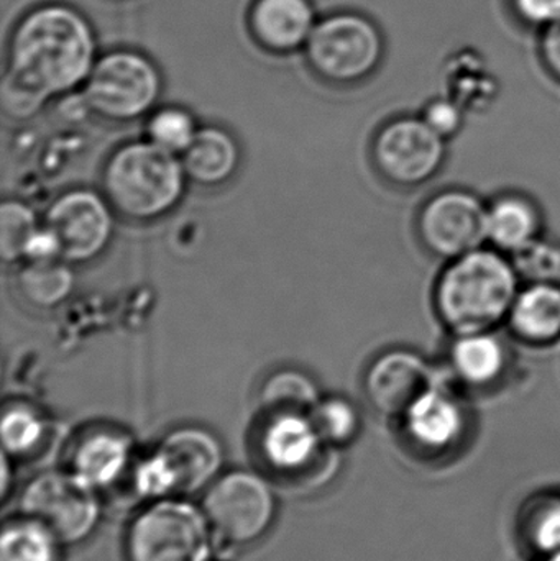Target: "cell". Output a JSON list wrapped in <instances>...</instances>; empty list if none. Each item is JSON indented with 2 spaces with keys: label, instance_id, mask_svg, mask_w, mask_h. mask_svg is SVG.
Listing matches in <instances>:
<instances>
[{
  "label": "cell",
  "instance_id": "obj_34",
  "mask_svg": "<svg viewBox=\"0 0 560 561\" xmlns=\"http://www.w3.org/2000/svg\"><path fill=\"white\" fill-rule=\"evenodd\" d=\"M542 56L549 69L560 79V20L546 28L542 38Z\"/></svg>",
  "mask_w": 560,
  "mask_h": 561
},
{
  "label": "cell",
  "instance_id": "obj_7",
  "mask_svg": "<svg viewBox=\"0 0 560 561\" xmlns=\"http://www.w3.org/2000/svg\"><path fill=\"white\" fill-rule=\"evenodd\" d=\"M160 92V71L150 58L115 49L95 61L84 84V102L105 121L134 122L155 107Z\"/></svg>",
  "mask_w": 560,
  "mask_h": 561
},
{
  "label": "cell",
  "instance_id": "obj_29",
  "mask_svg": "<svg viewBox=\"0 0 560 561\" xmlns=\"http://www.w3.org/2000/svg\"><path fill=\"white\" fill-rule=\"evenodd\" d=\"M197 131L193 115L176 105L158 108L147 122V140L176 157L191 147Z\"/></svg>",
  "mask_w": 560,
  "mask_h": 561
},
{
  "label": "cell",
  "instance_id": "obj_6",
  "mask_svg": "<svg viewBox=\"0 0 560 561\" xmlns=\"http://www.w3.org/2000/svg\"><path fill=\"white\" fill-rule=\"evenodd\" d=\"M305 55L319 78L332 84H352L378 68L384 38L378 26L361 13H332L316 23Z\"/></svg>",
  "mask_w": 560,
  "mask_h": 561
},
{
  "label": "cell",
  "instance_id": "obj_5",
  "mask_svg": "<svg viewBox=\"0 0 560 561\" xmlns=\"http://www.w3.org/2000/svg\"><path fill=\"white\" fill-rule=\"evenodd\" d=\"M214 534L203 510L161 500L135 516L125 536L127 561H209Z\"/></svg>",
  "mask_w": 560,
  "mask_h": 561
},
{
  "label": "cell",
  "instance_id": "obj_9",
  "mask_svg": "<svg viewBox=\"0 0 560 561\" xmlns=\"http://www.w3.org/2000/svg\"><path fill=\"white\" fill-rule=\"evenodd\" d=\"M94 491L71 471L38 474L20 493V516L42 524L61 546L82 542L101 516Z\"/></svg>",
  "mask_w": 560,
  "mask_h": 561
},
{
  "label": "cell",
  "instance_id": "obj_28",
  "mask_svg": "<svg viewBox=\"0 0 560 561\" xmlns=\"http://www.w3.org/2000/svg\"><path fill=\"white\" fill-rule=\"evenodd\" d=\"M42 227L32 207L15 199L0 207V256L3 263L23 262L26 245Z\"/></svg>",
  "mask_w": 560,
  "mask_h": 561
},
{
  "label": "cell",
  "instance_id": "obj_27",
  "mask_svg": "<svg viewBox=\"0 0 560 561\" xmlns=\"http://www.w3.org/2000/svg\"><path fill=\"white\" fill-rule=\"evenodd\" d=\"M309 415L322 442L334 448L354 440L361 431L357 408L341 396L321 399Z\"/></svg>",
  "mask_w": 560,
  "mask_h": 561
},
{
  "label": "cell",
  "instance_id": "obj_21",
  "mask_svg": "<svg viewBox=\"0 0 560 561\" xmlns=\"http://www.w3.org/2000/svg\"><path fill=\"white\" fill-rule=\"evenodd\" d=\"M513 333L532 345L560 339V283H528L519 289L508 316Z\"/></svg>",
  "mask_w": 560,
  "mask_h": 561
},
{
  "label": "cell",
  "instance_id": "obj_17",
  "mask_svg": "<svg viewBox=\"0 0 560 561\" xmlns=\"http://www.w3.org/2000/svg\"><path fill=\"white\" fill-rule=\"evenodd\" d=\"M449 365L456 378L470 388L495 385L508 368V348L500 336L489 332L456 335L449 348Z\"/></svg>",
  "mask_w": 560,
  "mask_h": 561
},
{
  "label": "cell",
  "instance_id": "obj_31",
  "mask_svg": "<svg viewBox=\"0 0 560 561\" xmlns=\"http://www.w3.org/2000/svg\"><path fill=\"white\" fill-rule=\"evenodd\" d=\"M423 121L443 138H453L462 128V107L450 99H434L424 108Z\"/></svg>",
  "mask_w": 560,
  "mask_h": 561
},
{
  "label": "cell",
  "instance_id": "obj_32",
  "mask_svg": "<svg viewBox=\"0 0 560 561\" xmlns=\"http://www.w3.org/2000/svg\"><path fill=\"white\" fill-rule=\"evenodd\" d=\"M516 12L525 22L548 28L560 20V0H515Z\"/></svg>",
  "mask_w": 560,
  "mask_h": 561
},
{
  "label": "cell",
  "instance_id": "obj_15",
  "mask_svg": "<svg viewBox=\"0 0 560 561\" xmlns=\"http://www.w3.org/2000/svg\"><path fill=\"white\" fill-rule=\"evenodd\" d=\"M400 422L410 444L427 455L453 450L467 431L466 409L439 381L410 405Z\"/></svg>",
  "mask_w": 560,
  "mask_h": 561
},
{
  "label": "cell",
  "instance_id": "obj_1",
  "mask_svg": "<svg viewBox=\"0 0 560 561\" xmlns=\"http://www.w3.org/2000/svg\"><path fill=\"white\" fill-rule=\"evenodd\" d=\"M95 61L94 32L81 12L62 3L35 7L10 35L3 111L32 117L49 99L84 85Z\"/></svg>",
  "mask_w": 560,
  "mask_h": 561
},
{
  "label": "cell",
  "instance_id": "obj_12",
  "mask_svg": "<svg viewBox=\"0 0 560 561\" xmlns=\"http://www.w3.org/2000/svg\"><path fill=\"white\" fill-rule=\"evenodd\" d=\"M489 204L477 194L449 190L431 197L418 217L421 242L433 255L459 259L487 242Z\"/></svg>",
  "mask_w": 560,
  "mask_h": 561
},
{
  "label": "cell",
  "instance_id": "obj_8",
  "mask_svg": "<svg viewBox=\"0 0 560 561\" xmlns=\"http://www.w3.org/2000/svg\"><path fill=\"white\" fill-rule=\"evenodd\" d=\"M203 513L214 539L230 547L250 546L262 539L275 520V494L260 474L230 471L210 484Z\"/></svg>",
  "mask_w": 560,
  "mask_h": 561
},
{
  "label": "cell",
  "instance_id": "obj_4",
  "mask_svg": "<svg viewBox=\"0 0 560 561\" xmlns=\"http://www.w3.org/2000/svg\"><path fill=\"white\" fill-rule=\"evenodd\" d=\"M224 463L219 438L206 428H174L135 471V486L145 497L193 494L216 481Z\"/></svg>",
  "mask_w": 560,
  "mask_h": 561
},
{
  "label": "cell",
  "instance_id": "obj_16",
  "mask_svg": "<svg viewBox=\"0 0 560 561\" xmlns=\"http://www.w3.org/2000/svg\"><path fill=\"white\" fill-rule=\"evenodd\" d=\"M309 0H253L249 28L255 42L276 55L305 48L316 26Z\"/></svg>",
  "mask_w": 560,
  "mask_h": 561
},
{
  "label": "cell",
  "instance_id": "obj_22",
  "mask_svg": "<svg viewBox=\"0 0 560 561\" xmlns=\"http://www.w3.org/2000/svg\"><path fill=\"white\" fill-rule=\"evenodd\" d=\"M75 287V275L71 265L65 260L55 262L32 263L16 273V289L30 306L38 309H53L68 299Z\"/></svg>",
  "mask_w": 560,
  "mask_h": 561
},
{
  "label": "cell",
  "instance_id": "obj_14",
  "mask_svg": "<svg viewBox=\"0 0 560 561\" xmlns=\"http://www.w3.org/2000/svg\"><path fill=\"white\" fill-rule=\"evenodd\" d=\"M309 414H268L260 432L263 460L279 474H306L334 460Z\"/></svg>",
  "mask_w": 560,
  "mask_h": 561
},
{
  "label": "cell",
  "instance_id": "obj_26",
  "mask_svg": "<svg viewBox=\"0 0 560 561\" xmlns=\"http://www.w3.org/2000/svg\"><path fill=\"white\" fill-rule=\"evenodd\" d=\"M0 434L3 454L10 457H25L42 445L46 425L36 409L25 404H13L3 411Z\"/></svg>",
  "mask_w": 560,
  "mask_h": 561
},
{
  "label": "cell",
  "instance_id": "obj_24",
  "mask_svg": "<svg viewBox=\"0 0 560 561\" xmlns=\"http://www.w3.org/2000/svg\"><path fill=\"white\" fill-rule=\"evenodd\" d=\"M59 546L42 524L19 516L3 526L0 556L2 561H58Z\"/></svg>",
  "mask_w": 560,
  "mask_h": 561
},
{
  "label": "cell",
  "instance_id": "obj_18",
  "mask_svg": "<svg viewBox=\"0 0 560 561\" xmlns=\"http://www.w3.org/2000/svg\"><path fill=\"white\" fill-rule=\"evenodd\" d=\"M187 181L203 187H219L236 176L240 148L232 134L219 127L199 128L191 147L181 154Z\"/></svg>",
  "mask_w": 560,
  "mask_h": 561
},
{
  "label": "cell",
  "instance_id": "obj_13",
  "mask_svg": "<svg viewBox=\"0 0 560 561\" xmlns=\"http://www.w3.org/2000/svg\"><path fill=\"white\" fill-rule=\"evenodd\" d=\"M436 381L433 366L421 353L393 348L370 363L364 389L375 411L400 421L410 405Z\"/></svg>",
  "mask_w": 560,
  "mask_h": 561
},
{
  "label": "cell",
  "instance_id": "obj_19",
  "mask_svg": "<svg viewBox=\"0 0 560 561\" xmlns=\"http://www.w3.org/2000/svg\"><path fill=\"white\" fill-rule=\"evenodd\" d=\"M132 458V440L115 431L91 432L76 444L71 473L92 490L108 486L124 473Z\"/></svg>",
  "mask_w": 560,
  "mask_h": 561
},
{
  "label": "cell",
  "instance_id": "obj_11",
  "mask_svg": "<svg viewBox=\"0 0 560 561\" xmlns=\"http://www.w3.org/2000/svg\"><path fill=\"white\" fill-rule=\"evenodd\" d=\"M114 213L95 191L71 190L48 207L43 226L58 240L66 263L85 265L107 250L114 237Z\"/></svg>",
  "mask_w": 560,
  "mask_h": 561
},
{
  "label": "cell",
  "instance_id": "obj_35",
  "mask_svg": "<svg viewBox=\"0 0 560 561\" xmlns=\"http://www.w3.org/2000/svg\"><path fill=\"white\" fill-rule=\"evenodd\" d=\"M9 458L7 454L2 457V496L5 497L7 491H9Z\"/></svg>",
  "mask_w": 560,
  "mask_h": 561
},
{
  "label": "cell",
  "instance_id": "obj_20",
  "mask_svg": "<svg viewBox=\"0 0 560 561\" xmlns=\"http://www.w3.org/2000/svg\"><path fill=\"white\" fill-rule=\"evenodd\" d=\"M541 230V210L529 197L503 194L489 204L487 242L499 252L515 255L538 240Z\"/></svg>",
  "mask_w": 560,
  "mask_h": 561
},
{
  "label": "cell",
  "instance_id": "obj_23",
  "mask_svg": "<svg viewBox=\"0 0 560 561\" xmlns=\"http://www.w3.org/2000/svg\"><path fill=\"white\" fill-rule=\"evenodd\" d=\"M321 401L318 386L306 373L283 368L272 373L260 389V405L268 414H311Z\"/></svg>",
  "mask_w": 560,
  "mask_h": 561
},
{
  "label": "cell",
  "instance_id": "obj_25",
  "mask_svg": "<svg viewBox=\"0 0 560 561\" xmlns=\"http://www.w3.org/2000/svg\"><path fill=\"white\" fill-rule=\"evenodd\" d=\"M526 547L538 556L560 553V494H542L529 501L519 519Z\"/></svg>",
  "mask_w": 560,
  "mask_h": 561
},
{
  "label": "cell",
  "instance_id": "obj_36",
  "mask_svg": "<svg viewBox=\"0 0 560 561\" xmlns=\"http://www.w3.org/2000/svg\"><path fill=\"white\" fill-rule=\"evenodd\" d=\"M541 561H560V553H555V556L542 557Z\"/></svg>",
  "mask_w": 560,
  "mask_h": 561
},
{
  "label": "cell",
  "instance_id": "obj_2",
  "mask_svg": "<svg viewBox=\"0 0 560 561\" xmlns=\"http://www.w3.org/2000/svg\"><path fill=\"white\" fill-rule=\"evenodd\" d=\"M518 293L512 259L482 247L450 260L437 279L434 307L454 335L489 332L508 319Z\"/></svg>",
  "mask_w": 560,
  "mask_h": 561
},
{
  "label": "cell",
  "instance_id": "obj_33",
  "mask_svg": "<svg viewBox=\"0 0 560 561\" xmlns=\"http://www.w3.org/2000/svg\"><path fill=\"white\" fill-rule=\"evenodd\" d=\"M55 260H62L61 249L52 230L42 224L26 245L23 262L45 263L55 262Z\"/></svg>",
  "mask_w": 560,
  "mask_h": 561
},
{
  "label": "cell",
  "instance_id": "obj_10",
  "mask_svg": "<svg viewBox=\"0 0 560 561\" xmlns=\"http://www.w3.org/2000/svg\"><path fill=\"white\" fill-rule=\"evenodd\" d=\"M378 173L398 187H416L436 176L446 160V138L423 117L388 122L372 147Z\"/></svg>",
  "mask_w": 560,
  "mask_h": 561
},
{
  "label": "cell",
  "instance_id": "obj_3",
  "mask_svg": "<svg viewBox=\"0 0 560 561\" xmlns=\"http://www.w3.org/2000/svg\"><path fill=\"white\" fill-rule=\"evenodd\" d=\"M186 184L181 158L148 140L118 147L102 173L105 199L132 222L163 219L180 206Z\"/></svg>",
  "mask_w": 560,
  "mask_h": 561
},
{
  "label": "cell",
  "instance_id": "obj_30",
  "mask_svg": "<svg viewBox=\"0 0 560 561\" xmlns=\"http://www.w3.org/2000/svg\"><path fill=\"white\" fill-rule=\"evenodd\" d=\"M519 279L528 283H560V245L539 237L512 255Z\"/></svg>",
  "mask_w": 560,
  "mask_h": 561
}]
</instances>
